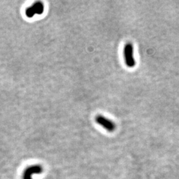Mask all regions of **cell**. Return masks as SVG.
<instances>
[{"instance_id": "6da1fadb", "label": "cell", "mask_w": 179, "mask_h": 179, "mask_svg": "<svg viewBox=\"0 0 179 179\" xmlns=\"http://www.w3.org/2000/svg\"><path fill=\"white\" fill-rule=\"evenodd\" d=\"M124 59L125 64L129 68H133L136 64L135 58H134V49L131 43H127L124 47Z\"/></svg>"}, {"instance_id": "7a4b0ae2", "label": "cell", "mask_w": 179, "mask_h": 179, "mask_svg": "<svg viewBox=\"0 0 179 179\" xmlns=\"http://www.w3.org/2000/svg\"><path fill=\"white\" fill-rule=\"evenodd\" d=\"M95 121H96L98 124H99L100 126L103 127L105 130H106L109 132L114 131L116 128L115 123L104 115H96V117H95Z\"/></svg>"}, {"instance_id": "3957f363", "label": "cell", "mask_w": 179, "mask_h": 179, "mask_svg": "<svg viewBox=\"0 0 179 179\" xmlns=\"http://www.w3.org/2000/svg\"><path fill=\"white\" fill-rule=\"evenodd\" d=\"M42 172V169L40 166L38 165H35L29 167V169H26V171L24 172V176L23 178L24 179H31V175H33V173H41Z\"/></svg>"}]
</instances>
